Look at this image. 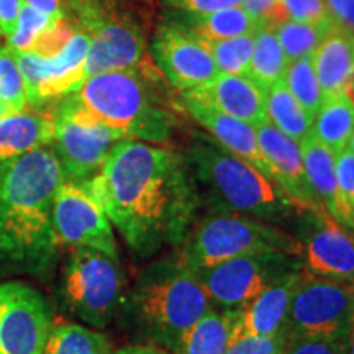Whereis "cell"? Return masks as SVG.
I'll use <instances>...</instances> for the list:
<instances>
[{
	"mask_svg": "<svg viewBox=\"0 0 354 354\" xmlns=\"http://www.w3.org/2000/svg\"><path fill=\"white\" fill-rule=\"evenodd\" d=\"M81 185L141 258L183 245L202 205L183 154L136 140L118 141Z\"/></svg>",
	"mask_w": 354,
	"mask_h": 354,
	"instance_id": "1",
	"label": "cell"
},
{
	"mask_svg": "<svg viewBox=\"0 0 354 354\" xmlns=\"http://www.w3.org/2000/svg\"><path fill=\"white\" fill-rule=\"evenodd\" d=\"M130 307L141 330L174 354L183 336L215 308L196 274L177 259L159 261L141 272Z\"/></svg>",
	"mask_w": 354,
	"mask_h": 354,
	"instance_id": "5",
	"label": "cell"
},
{
	"mask_svg": "<svg viewBox=\"0 0 354 354\" xmlns=\"http://www.w3.org/2000/svg\"><path fill=\"white\" fill-rule=\"evenodd\" d=\"M185 109L192 115L194 120H197L207 131L214 136L216 143H220L225 149L233 153L234 156L245 159L251 166L277 184L276 172L263 156L259 149L256 128L248 125L245 122L228 117V115L216 112L215 109L203 105L201 102L192 99H184ZM279 185V184H277Z\"/></svg>",
	"mask_w": 354,
	"mask_h": 354,
	"instance_id": "18",
	"label": "cell"
},
{
	"mask_svg": "<svg viewBox=\"0 0 354 354\" xmlns=\"http://www.w3.org/2000/svg\"><path fill=\"white\" fill-rule=\"evenodd\" d=\"M354 133V104L344 91L323 95L313 118L312 135L335 154L348 148Z\"/></svg>",
	"mask_w": 354,
	"mask_h": 354,
	"instance_id": "24",
	"label": "cell"
},
{
	"mask_svg": "<svg viewBox=\"0 0 354 354\" xmlns=\"http://www.w3.org/2000/svg\"><path fill=\"white\" fill-rule=\"evenodd\" d=\"M348 354H354V317L348 333Z\"/></svg>",
	"mask_w": 354,
	"mask_h": 354,
	"instance_id": "45",
	"label": "cell"
},
{
	"mask_svg": "<svg viewBox=\"0 0 354 354\" xmlns=\"http://www.w3.org/2000/svg\"><path fill=\"white\" fill-rule=\"evenodd\" d=\"M246 8L263 26H276L286 20L282 0H243Z\"/></svg>",
	"mask_w": 354,
	"mask_h": 354,
	"instance_id": "39",
	"label": "cell"
},
{
	"mask_svg": "<svg viewBox=\"0 0 354 354\" xmlns=\"http://www.w3.org/2000/svg\"><path fill=\"white\" fill-rule=\"evenodd\" d=\"M57 20L63 19H53V17L37 10V8L28 6V3L21 2L15 32H13L12 37L8 38L7 48L13 53V55L30 51L39 35H41L48 26L56 24Z\"/></svg>",
	"mask_w": 354,
	"mask_h": 354,
	"instance_id": "34",
	"label": "cell"
},
{
	"mask_svg": "<svg viewBox=\"0 0 354 354\" xmlns=\"http://www.w3.org/2000/svg\"><path fill=\"white\" fill-rule=\"evenodd\" d=\"M59 109L99 123L122 140L165 143L172 131L171 115L154 104L143 77L135 69L87 77Z\"/></svg>",
	"mask_w": 354,
	"mask_h": 354,
	"instance_id": "4",
	"label": "cell"
},
{
	"mask_svg": "<svg viewBox=\"0 0 354 354\" xmlns=\"http://www.w3.org/2000/svg\"><path fill=\"white\" fill-rule=\"evenodd\" d=\"M333 20H323L310 24V21L287 20L272 26L274 33L286 53L287 61L294 63L300 57L312 56L320 43L336 28Z\"/></svg>",
	"mask_w": 354,
	"mask_h": 354,
	"instance_id": "29",
	"label": "cell"
},
{
	"mask_svg": "<svg viewBox=\"0 0 354 354\" xmlns=\"http://www.w3.org/2000/svg\"><path fill=\"white\" fill-rule=\"evenodd\" d=\"M256 136H258L261 153L276 172L277 184L284 189L287 196L297 202L304 210H322L305 176L300 145L297 141L279 131L269 122L256 127Z\"/></svg>",
	"mask_w": 354,
	"mask_h": 354,
	"instance_id": "17",
	"label": "cell"
},
{
	"mask_svg": "<svg viewBox=\"0 0 354 354\" xmlns=\"http://www.w3.org/2000/svg\"><path fill=\"white\" fill-rule=\"evenodd\" d=\"M348 148H349V149H351V153L354 154V133H353V136H351V141H349Z\"/></svg>",
	"mask_w": 354,
	"mask_h": 354,
	"instance_id": "47",
	"label": "cell"
},
{
	"mask_svg": "<svg viewBox=\"0 0 354 354\" xmlns=\"http://www.w3.org/2000/svg\"><path fill=\"white\" fill-rule=\"evenodd\" d=\"M331 20L354 35V0H325Z\"/></svg>",
	"mask_w": 354,
	"mask_h": 354,
	"instance_id": "41",
	"label": "cell"
},
{
	"mask_svg": "<svg viewBox=\"0 0 354 354\" xmlns=\"http://www.w3.org/2000/svg\"><path fill=\"white\" fill-rule=\"evenodd\" d=\"M177 261L190 271L225 263L243 254L282 251L300 256V243L277 225L230 214L209 210L197 218L183 245Z\"/></svg>",
	"mask_w": 354,
	"mask_h": 354,
	"instance_id": "6",
	"label": "cell"
},
{
	"mask_svg": "<svg viewBox=\"0 0 354 354\" xmlns=\"http://www.w3.org/2000/svg\"><path fill=\"white\" fill-rule=\"evenodd\" d=\"M26 88L15 56L8 48L0 50V115L20 113L26 107Z\"/></svg>",
	"mask_w": 354,
	"mask_h": 354,
	"instance_id": "33",
	"label": "cell"
},
{
	"mask_svg": "<svg viewBox=\"0 0 354 354\" xmlns=\"http://www.w3.org/2000/svg\"><path fill=\"white\" fill-rule=\"evenodd\" d=\"M176 8L192 17L209 15V13L218 12L221 8L243 6V0H167Z\"/></svg>",
	"mask_w": 354,
	"mask_h": 354,
	"instance_id": "40",
	"label": "cell"
},
{
	"mask_svg": "<svg viewBox=\"0 0 354 354\" xmlns=\"http://www.w3.org/2000/svg\"><path fill=\"white\" fill-rule=\"evenodd\" d=\"M286 20L323 21L331 19L325 0H282Z\"/></svg>",
	"mask_w": 354,
	"mask_h": 354,
	"instance_id": "38",
	"label": "cell"
},
{
	"mask_svg": "<svg viewBox=\"0 0 354 354\" xmlns=\"http://www.w3.org/2000/svg\"><path fill=\"white\" fill-rule=\"evenodd\" d=\"M51 330L39 292L25 282L0 284V354H43Z\"/></svg>",
	"mask_w": 354,
	"mask_h": 354,
	"instance_id": "13",
	"label": "cell"
},
{
	"mask_svg": "<svg viewBox=\"0 0 354 354\" xmlns=\"http://www.w3.org/2000/svg\"><path fill=\"white\" fill-rule=\"evenodd\" d=\"M0 37H2V33H0Z\"/></svg>",
	"mask_w": 354,
	"mask_h": 354,
	"instance_id": "49",
	"label": "cell"
},
{
	"mask_svg": "<svg viewBox=\"0 0 354 354\" xmlns=\"http://www.w3.org/2000/svg\"><path fill=\"white\" fill-rule=\"evenodd\" d=\"M343 91L346 92L348 97H349V99H351V102L354 104V74H353L351 77H349V81L346 82V86H344Z\"/></svg>",
	"mask_w": 354,
	"mask_h": 354,
	"instance_id": "46",
	"label": "cell"
},
{
	"mask_svg": "<svg viewBox=\"0 0 354 354\" xmlns=\"http://www.w3.org/2000/svg\"><path fill=\"white\" fill-rule=\"evenodd\" d=\"M66 180L56 153L38 148L0 161V256L28 269H41L59 243L53 203Z\"/></svg>",
	"mask_w": 354,
	"mask_h": 354,
	"instance_id": "2",
	"label": "cell"
},
{
	"mask_svg": "<svg viewBox=\"0 0 354 354\" xmlns=\"http://www.w3.org/2000/svg\"><path fill=\"white\" fill-rule=\"evenodd\" d=\"M287 66L286 53L282 50L281 43L274 33L271 26H263L256 32L254 50L251 55L250 69H248V77L264 88L268 92L269 87L274 84L284 81Z\"/></svg>",
	"mask_w": 354,
	"mask_h": 354,
	"instance_id": "28",
	"label": "cell"
},
{
	"mask_svg": "<svg viewBox=\"0 0 354 354\" xmlns=\"http://www.w3.org/2000/svg\"><path fill=\"white\" fill-rule=\"evenodd\" d=\"M312 64L323 95L343 91L354 74V35L336 26L313 51Z\"/></svg>",
	"mask_w": 354,
	"mask_h": 354,
	"instance_id": "21",
	"label": "cell"
},
{
	"mask_svg": "<svg viewBox=\"0 0 354 354\" xmlns=\"http://www.w3.org/2000/svg\"><path fill=\"white\" fill-rule=\"evenodd\" d=\"M91 37L74 32L68 44L53 57H41L33 53L15 56L25 81L26 102L39 105L44 102L73 94L86 81V57Z\"/></svg>",
	"mask_w": 354,
	"mask_h": 354,
	"instance_id": "11",
	"label": "cell"
},
{
	"mask_svg": "<svg viewBox=\"0 0 354 354\" xmlns=\"http://www.w3.org/2000/svg\"><path fill=\"white\" fill-rule=\"evenodd\" d=\"M305 176L317 202L326 214L339 220L338 207V180H336V154L322 145L310 133L307 138L300 141Z\"/></svg>",
	"mask_w": 354,
	"mask_h": 354,
	"instance_id": "23",
	"label": "cell"
},
{
	"mask_svg": "<svg viewBox=\"0 0 354 354\" xmlns=\"http://www.w3.org/2000/svg\"><path fill=\"white\" fill-rule=\"evenodd\" d=\"M43 354H112L104 335L77 325L57 323L51 326Z\"/></svg>",
	"mask_w": 354,
	"mask_h": 354,
	"instance_id": "30",
	"label": "cell"
},
{
	"mask_svg": "<svg viewBox=\"0 0 354 354\" xmlns=\"http://www.w3.org/2000/svg\"><path fill=\"white\" fill-rule=\"evenodd\" d=\"M115 354H174L158 346H127Z\"/></svg>",
	"mask_w": 354,
	"mask_h": 354,
	"instance_id": "44",
	"label": "cell"
},
{
	"mask_svg": "<svg viewBox=\"0 0 354 354\" xmlns=\"http://www.w3.org/2000/svg\"><path fill=\"white\" fill-rule=\"evenodd\" d=\"M300 271H304L300 256L263 251L238 256L192 272L201 281L215 308L236 312L281 279Z\"/></svg>",
	"mask_w": 354,
	"mask_h": 354,
	"instance_id": "8",
	"label": "cell"
},
{
	"mask_svg": "<svg viewBox=\"0 0 354 354\" xmlns=\"http://www.w3.org/2000/svg\"><path fill=\"white\" fill-rule=\"evenodd\" d=\"M284 84L294 95V99L299 102L300 107L304 109V112L313 120L322 105L323 92L315 71H313L312 56L300 57L287 66Z\"/></svg>",
	"mask_w": 354,
	"mask_h": 354,
	"instance_id": "31",
	"label": "cell"
},
{
	"mask_svg": "<svg viewBox=\"0 0 354 354\" xmlns=\"http://www.w3.org/2000/svg\"><path fill=\"white\" fill-rule=\"evenodd\" d=\"M190 25L192 26L189 32L207 41L232 39L243 35L256 33L259 28H263L258 19H254L243 6L221 8L209 15L192 17Z\"/></svg>",
	"mask_w": 354,
	"mask_h": 354,
	"instance_id": "27",
	"label": "cell"
},
{
	"mask_svg": "<svg viewBox=\"0 0 354 354\" xmlns=\"http://www.w3.org/2000/svg\"><path fill=\"white\" fill-rule=\"evenodd\" d=\"M118 141L109 128L57 109L53 145L68 183L84 184L95 176Z\"/></svg>",
	"mask_w": 354,
	"mask_h": 354,
	"instance_id": "14",
	"label": "cell"
},
{
	"mask_svg": "<svg viewBox=\"0 0 354 354\" xmlns=\"http://www.w3.org/2000/svg\"><path fill=\"white\" fill-rule=\"evenodd\" d=\"M153 55L172 86L187 92L218 76L215 61L196 35L177 26H161L153 41Z\"/></svg>",
	"mask_w": 354,
	"mask_h": 354,
	"instance_id": "15",
	"label": "cell"
},
{
	"mask_svg": "<svg viewBox=\"0 0 354 354\" xmlns=\"http://www.w3.org/2000/svg\"><path fill=\"white\" fill-rule=\"evenodd\" d=\"M185 161L209 210L245 215L272 225L300 218L308 212L292 201L281 185L210 136H196Z\"/></svg>",
	"mask_w": 354,
	"mask_h": 354,
	"instance_id": "3",
	"label": "cell"
},
{
	"mask_svg": "<svg viewBox=\"0 0 354 354\" xmlns=\"http://www.w3.org/2000/svg\"><path fill=\"white\" fill-rule=\"evenodd\" d=\"M55 118L33 112H20L0 118V161H8L51 145Z\"/></svg>",
	"mask_w": 354,
	"mask_h": 354,
	"instance_id": "22",
	"label": "cell"
},
{
	"mask_svg": "<svg viewBox=\"0 0 354 354\" xmlns=\"http://www.w3.org/2000/svg\"><path fill=\"white\" fill-rule=\"evenodd\" d=\"M0 118H2V115H0Z\"/></svg>",
	"mask_w": 354,
	"mask_h": 354,
	"instance_id": "48",
	"label": "cell"
},
{
	"mask_svg": "<svg viewBox=\"0 0 354 354\" xmlns=\"http://www.w3.org/2000/svg\"><path fill=\"white\" fill-rule=\"evenodd\" d=\"M184 99H192L215 109L251 127L268 122L266 91L253 79L243 74H218L205 86L183 92Z\"/></svg>",
	"mask_w": 354,
	"mask_h": 354,
	"instance_id": "16",
	"label": "cell"
},
{
	"mask_svg": "<svg viewBox=\"0 0 354 354\" xmlns=\"http://www.w3.org/2000/svg\"><path fill=\"white\" fill-rule=\"evenodd\" d=\"M256 33L243 35L232 39H221V41H207L201 39L205 48L214 57L216 69L220 74H243L248 76L251 55L254 50Z\"/></svg>",
	"mask_w": 354,
	"mask_h": 354,
	"instance_id": "32",
	"label": "cell"
},
{
	"mask_svg": "<svg viewBox=\"0 0 354 354\" xmlns=\"http://www.w3.org/2000/svg\"><path fill=\"white\" fill-rule=\"evenodd\" d=\"M236 312L212 308L180 339L176 354H227Z\"/></svg>",
	"mask_w": 354,
	"mask_h": 354,
	"instance_id": "25",
	"label": "cell"
},
{
	"mask_svg": "<svg viewBox=\"0 0 354 354\" xmlns=\"http://www.w3.org/2000/svg\"><path fill=\"white\" fill-rule=\"evenodd\" d=\"M21 2L28 3V6L46 13V15L53 17V19H64L63 0H21Z\"/></svg>",
	"mask_w": 354,
	"mask_h": 354,
	"instance_id": "43",
	"label": "cell"
},
{
	"mask_svg": "<svg viewBox=\"0 0 354 354\" xmlns=\"http://www.w3.org/2000/svg\"><path fill=\"white\" fill-rule=\"evenodd\" d=\"M53 227L59 245L71 250L92 248L118 258L109 216L81 184L64 180L57 189L53 203Z\"/></svg>",
	"mask_w": 354,
	"mask_h": 354,
	"instance_id": "10",
	"label": "cell"
},
{
	"mask_svg": "<svg viewBox=\"0 0 354 354\" xmlns=\"http://www.w3.org/2000/svg\"><path fill=\"white\" fill-rule=\"evenodd\" d=\"M266 115L268 122L297 143L312 133L313 120L304 112L294 99L284 81L274 84L266 92Z\"/></svg>",
	"mask_w": 354,
	"mask_h": 354,
	"instance_id": "26",
	"label": "cell"
},
{
	"mask_svg": "<svg viewBox=\"0 0 354 354\" xmlns=\"http://www.w3.org/2000/svg\"><path fill=\"white\" fill-rule=\"evenodd\" d=\"M287 330L271 336H241L230 344L227 354H284Z\"/></svg>",
	"mask_w": 354,
	"mask_h": 354,
	"instance_id": "37",
	"label": "cell"
},
{
	"mask_svg": "<svg viewBox=\"0 0 354 354\" xmlns=\"http://www.w3.org/2000/svg\"><path fill=\"white\" fill-rule=\"evenodd\" d=\"M302 272L281 279L245 307L236 310L233 342L241 336H271L286 331L290 302Z\"/></svg>",
	"mask_w": 354,
	"mask_h": 354,
	"instance_id": "19",
	"label": "cell"
},
{
	"mask_svg": "<svg viewBox=\"0 0 354 354\" xmlns=\"http://www.w3.org/2000/svg\"><path fill=\"white\" fill-rule=\"evenodd\" d=\"M354 317V287L304 269L287 315L289 336H348Z\"/></svg>",
	"mask_w": 354,
	"mask_h": 354,
	"instance_id": "9",
	"label": "cell"
},
{
	"mask_svg": "<svg viewBox=\"0 0 354 354\" xmlns=\"http://www.w3.org/2000/svg\"><path fill=\"white\" fill-rule=\"evenodd\" d=\"M0 50H2V48H0Z\"/></svg>",
	"mask_w": 354,
	"mask_h": 354,
	"instance_id": "50",
	"label": "cell"
},
{
	"mask_svg": "<svg viewBox=\"0 0 354 354\" xmlns=\"http://www.w3.org/2000/svg\"><path fill=\"white\" fill-rule=\"evenodd\" d=\"M336 180H338V223L354 233V154L346 148L336 154Z\"/></svg>",
	"mask_w": 354,
	"mask_h": 354,
	"instance_id": "35",
	"label": "cell"
},
{
	"mask_svg": "<svg viewBox=\"0 0 354 354\" xmlns=\"http://www.w3.org/2000/svg\"><path fill=\"white\" fill-rule=\"evenodd\" d=\"M21 0H0V33L7 39L15 32Z\"/></svg>",
	"mask_w": 354,
	"mask_h": 354,
	"instance_id": "42",
	"label": "cell"
},
{
	"mask_svg": "<svg viewBox=\"0 0 354 354\" xmlns=\"http://www.w3.org/2000/svg\"><path fill=\"white\" fill-rule=\"evenodd\" d=\"M145 53L143 37L133 25L110 24L97 26L86 57V79L113 71L133 69Z\"/></svg>",
	"mask_w": 354,
	"mask_h": 354,
	"instance_id": "20",
	"label": "cell"
},
{
	"mask_svg": "<svg viewBox=\"0 0 354 354\" xmlns=\"http://www.w3.org/2000/svg\"><path fill=\"white\" fill-rule=\"evenodd\" d=\"M284 354H348V336H289Z\"/></svg>",
	"mask_w": 354,
	"mask_h": 354,
	"instance_id": "36",
	"label": "cell"
},
{
	"mask_svg": "<svg viewBox=\"0 0 354 354\" xmlns=\"http://www.w3.org/2000/svg\"><path fill=\"white\" fill-rule=\"evenodd\" d=\"M61 297L71 315L94 328H105L125 302L120 261L92 248H73L63 274Z\"/></svg>",
	"mask_w": 354,
	"mask_h": 354,
	"instance_id": "7",
	"label": "cell"
},
{
	"mask_svg": "<svg viewBox=\"0 0 354 354\" xmlns=\"http://www.w3.org/2000/svg\"><path fill=\"white\" fill-rule=\"evenodd\" d=\"M300 223V259L315 276L354 287V233L325 210L305 212Z\"/></svg>",
	"mask_w": 354,
	"mask_h": 354,
	"instance_id": "12",
	"label": "cell"
}]
</instances>
